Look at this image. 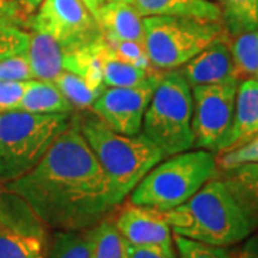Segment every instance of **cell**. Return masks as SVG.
<instances>
[{
    "label": "cell",
    "mask_w": 258,
    "mask_h": 258,
    "mask_svg": "<svg viewBox=\"0 0 258 258\" xmlns=\"http://www.w3.org/2000/svg\"><path fill=\"white\" fill-rule=\"evenodd\" d=\"M3 186L25 198L52 230H88L115 210L76 115L35 168Z\"/></svg>",
    "instance_id": "cell-1"
},
{
    "label": "cell",
    "mask_w": 258,
    "mask_h": 258,
    "mask_svg": "<svg viewBox=\"0 0 258 258\" xmlns=\"http://www.w3.org/2000/svg\"><path fill=\"white\" fill-rule=\"evenodd\" d=\"M29 81L0 82V113L18 109L19 102L28 88Z\"/></svg>",
    "instance_id": "cell-32"
},
{
    "label": "cell",
    "mask_w": 258,
    "mask_h": 258,
    "mask_svg": "<svg viewBox=\"0 0 258 258\" xmlns=\"http://www.w3.org/2000/svg\"><path fill=\"white\" fill-rule=\"evenodd\" d=\"M186 82L192 86L198 85H228L240 83L238 69L230 49V36L222 33L203 50L179 68Z\"/></svg>",
    "instance_id": "cell-12"
},
{
    "label": "cell",
    "mask_w": 258,
    "mask_h": 258,
    "mask_svg": "<svg viewBox=\"0 0 258 258\" xmlns=\"http://www.w3.org/2000/svg\"><path fill=\"white\" fill-rule=\"evenodd\" d=\"M161 75L155 71L147 81L135 86L103 88L89 109L113 131L123 135H138Z\"/></svg>",
    "instance_id": "cell-10"
},
{
    "label": "cell",
    "mask_w": 258,
    "mask_h": 258,
    "mask_svg": "<svg viewBox=\"0 0 258 258\" xmlns=\"http://www.w3.org/2000/svg\"><path fill=\"white\" fill-rule=\"evenodd\" d=\"M225 33L222 22L181 16L144 18V45L157 71L179 69Z\"/></svg>",
    "instance_id": "cell-7"
},
{
    "label": "cell",
    "mask_w": 258,
    "mask_h": 258,
    "mask_svg": "<svg viewBox=\"0 0 258 258\" xmlns=\"http://www.w3.org/2000/svg\"><path fill=\"white\" fill-rule=\"evenodd\" d=\"M72 118L74 113H0V185L35 168Z\"/></svg>",
    "instance_id": "cell-5"
},
{
    "label": "cell",
    "mask_w": 258,
    "mask_h": 258,
    "mask_svg": "<svg viewBox=\"0 0 258 258\" xmlns=\"http://www.w3.org/2000/svg\"><path fill=\"white\" fill-rule=\"evenodd\" d=\"M102 64V81L105 88H120V86H135L147 81L157 69H141L134 64L120 60L113 55L108 46L106 39H103L99 47Z\"/></svg>",
    "instance_id": "cell-19"
},
{
    "label": "cell",
    "mask_w": 258,
    "mask_h": 258,
    "mask_svg": "<svg viewBox=\"0 0 258 258\" xmlns=\"http://www.w3.org/2000/svg\"><path fill=\"white\" fill-rule=\"evenodd\" d=\"M16 111L32 113H74L75 108L53 82L30 79Z\"/></svg>",
    "instance_id": "cell-18"
},
{
    "label": "cell",
    "mask_w": 258,
    "mask_h": 258,
    "mask_svg": "<svg viewBox=\"0 0 258 258\" xmlns=\"http://www.w3.org/2000/svg\"><path fill=\"white\" fill-rule=\"evenodd\" d=\"M18 2V5L22 8V10L30 16V15H33L36 9L39 8V5L43 2V0H16Z\"/></svg>",
    "instance_id": "cell-36"
},
{
    "label": "cell",
    "mask_w": 258,
    "mask_h": 258,
    "mask_svg": "<svg viewBox=\"0 0 258 258\" xmlns=\"http://www.w3.org/2000/svg\"><path fill=\"white\" fill-rule=\"evenodd\" d=\"M63 49L53 37L42 32H29L26 57L33 79L53 82L63 71Z\"/></svg>",
    "instance_id": "cell-17"
},
{
    "label": "cell",
    "mask_w": 258,
    "mask_h": 258,
    "mask_svg": "<svg viewBox=\"0 0 258 258\" xmlns=\"http://www.w3.org/2000/svg\"><path fill=\"white\" fill-rule=\"evenodd\" d=\"M29 45V32L0 23V60L25 53Z\"/></svg>",
    "instance_id": "cell-30"
},
{
    "label": "cell",
    "mask_w": 258,
    "mask_h": 258,
    "mask_svg": "<svg viewBox=\"0 0 258 258\" xmlns=\"http://www.w3.org/2000/svg\"><path fill=\"white\" fill-rule=\"evenodd\" d=\"M224 176L240 191L258 217V164L231 169L224 172Z\"/></svg>",
    "instance_id": "cell-27"
},
{
    "label": "cell",
    "mask_w": 258,
    "mask_h": 258,
    "mask_svg": "<svg viewBox=\"0 0 258 258\" xmlns=\"http://www.w3.org/2000/svg\"><path fill=\"white\" fill-rule=\"evenodd\" d=\"M255 135H258V79L245 78L237 86L232 123L217 154L237 147Z\"/></svg>",
    "instance_id": "cell-13"
},
{
    "label": "cell",
    "mask_w": 258,
    "mask_h": 258,
    "mask_svg": "<svg viewBox=\"0 0 258 258\" xmlns=\"http://www.w3.org/2000/svg\"><path fill=\"white\" fill-rule=\"evenodd\" d=\"M81 2L86 6V9L89 10L92 15H95L108 0H81Z\"/></svg>",
    "instance_id": "cell-37"
},
{
    "label": "cell",
    "mask_w": 258,
    "mask_h": 258,
    "mask_svg": "<svg viewBox=\"0 0 258 258\" xmlns=\"http://www.w3.org/2000/svg\"><path fill=\"white\" fill-rule=\"evenodd\" d=\"M141 134L165 158L194 149L192 88L179 69L161 75L144 115Z\"/></svg>",
    "instance_id": "cell-6"
},
{
    "label": "cell",
    "mask_w": 258,
    "mask_h": 258,
    "mask_svg": "<svg viewBox=\"0 0 258 258\" xmlns=\"http://www.w3.org/2000/svg\"><path fill=\"white\" fill-rule=\"evenodd\" d=\"M64 98L74 105L75 109H89L103 89L95 88L76 74L62 71L53 81Z\"/></svg>",
    "instance_id": "cell-25"
},
{
    "label": "cell",
    "mask_w": 258,
    "mask_h": 258,
    "mask_svg": "<svg viewBox=\"0 0 258 258\" xmlns=\"http://www.w3.org/2000/svg\"><path fill=\"white\" fill-rule=\"evenodd\" d=\"M0 228L37 237H50L46 224L19 194L0 185Z\"/></svg>",
    "instance_id": "cell-15"
},
{
    "label": "cell",
    "mask_w": 258,
    "mask_h": 258,
    "mask_svg": "<svg viewBox=\"0 0 258 258\" xmlns=\"http://www.w3.org/2000/svg\"><path fill=\"white\" fill-rule=\"evenodd\" d=\"M26 28L53 37L63 52L81 50L105 37L81 0H43L29 16Z\"/></svg>",
    "instance_id": "cell-8"
},
{
    "label": "cell",
    "mask_w": 258,
    "mask_h": 258,
    "mask_svg": "<svg viewBox=\"0 0 258 258\" xmlns=\"http://www.w3.org/2000/svg\"><path fill=\"white\" fill-rule=\"evenodd\" d=\"M78 119L83 137L106 175L111 203L116 208L165 155L141 132L138 135L119 134L92 112Z\"/></svg>",
    "instance_id": "cell-3"
},
{
    "label": "cell",
    "mask_w": 258,
    "mask_h": 258,
    "mask_svg": "<svg viewBox=\"0 0 258 258\" xmlns=\"http://www.w3.org/2000/svg\"><path fill=\"white\" fill-rule=\"evenodd\" d=\"M174 244L178 258H231V249L228 247L208 245L179 235H174Z\"/></svg>",
    "instance_id": "cell-29"
},
{
    "label": "cell",
    "mask_w": 258,
    "mask_h": 258,
    "mask_svg": "<svg viewBox=\"0 0 258 258\" xmlns=\"http://www.w3.org/2000/svg\"><path fill=\"white\" fill-rule=\"evenodd\" d=\"M49 237L0 228V258H46Z\"/></svg>",
    "instance_id": "cell-22"
},
{
    "label": "cell",
    "mask_w": 258,
    "mask_h": 258,
    "mask_svg": "<svg viewBox=\"0 0 258 258\" xmlns=\"http://www.w3.org/2000/svg\"><path fill=\"white\" fill-rule=\"evenodd\" d=\"M123 2H129V0H123Z\"/></svg>",
    "instance_id": "cell-39"
},
{
    "label": "cell",
    "mask_w": 258,
    "mask_h": 258,
    "mask_svg": "<svg viewBox=\"0 0 258 258\" xmlns=\"http://www.w3.org/2000/svg\"><path fill=\"white\" fill-rule=\"evenodd\" d=\"M139 13L148 16H181L221 22L220 8L212 0H129Z\"/></svg>",
    "instance_id": "cell-16"
},
{
    "label": "cell",
    "mask_w": 258,
    "mask_h": 258,
    "mask_svg": "<svg viewBox=\"0 0 258 258\" xmlns=\"http://www.w3.org/2000/svg\"><path fill=\"white\" fill-rule=\"evenodd\" d=\"M221 12L228 36L258 30V0H212Z\"/></svg>",
    "instance_id": "cell-20"
},
{
    "label": "cell",
    "mask_w": 258,
    "mask_h": 258,
    "mask_svg": "<svg viewBox=\"0 0 258 258\" xmlns=\"http://www.w3.org/2000/svg\"><path fill=\"white\" fill-rule=\"evenodd\" d=\"M0 16L10 26L26 28L29 16L22 10L16 0H0Z\"/></svg>",
    "instance_id": "cell-33"
},
{
    "label": "cell",
    "mask_w": 258,
    "mask_h": 258,
    "mask_svg": "<svg viewBox=\"0 0 258 258\" xmlns=\"http://www.w3.org/2000/svg\"><path fill=\"white\" fill-rule=\"evenodd\" d=\"M230 49L241 79H258V30L230 36Z\"/></svg>",
    "instance_id": "cell-24"
},
{
    "label": "cell",
    "mask_w": 258,
    "mask_h": 258,
    "mask_svg": "<svg viewBox=\"0 0 258 258\" xmlns=\"http://www.w3.org/2000/svg\"><path fill=\"white\" fill-rule=\"evenodd\" d=\"M46 258H92L91 228L55 230L49 237Z\"/></svg>",
    "instance_id": "cell-21"
},
{
    "label": "cell",
    "mask_w": 258,
    "mask_h": 258,
    "mask_svg": "<svg viewBox=\"0 0 258 258\" xmlns=\"http://www.w3.org/2000/svg\"><path fill=\"white\" fill-rule=\"evenodd\" d=\"M93 16L105 39L144 43V16L129 2L108 0Z\"/></svg>",
    "instance_id": "cell-14"
},
{
    "label": "cell",
    "mask_w": 258,
    "mask_h": 258,
    "mask_svg": "<svg viewBox=\"0 0 258 258\" xmlns=\"http://www.w3.org/2000/svg\"><path fill=\"white\" fill-rule=\"evenodd\" d=\"M0 23H5V25H8V23H6V22H5V19L2 18V16H0Z\"/></svg>",
    "instance_id": "cell-38"
},
{
    "label": "cell",
    "mask_w": 258,
    "mask_h": 258,
    "mask_svg": "<svg viewBox=\"0 0 258 258\" xmlns=\"http://www.w3.org/2000/svg\"><path fill=\"white\" fill-rule=\"evenodd\" d=\"M116 230L129 245L174 247V232L165 212L128 201L112 218Z\"/></svg>",
    "instance_id": "cell-11"
},
{
    "label": "cell",
    "mask_w": 258,
    "mask_h": 258,
    "mask_svg": "<svg viewBox=\"0 0 258 258\" xmlns=\"http://www.w3.org/2000/svg\"><path fill=\"white\" fill-rule=\"evenodd\" d=\"M108 46L111 52L120 60L126 63L134 64L141 69H154L149 56L147 53L145 45L142 42H135V40H116V39H106Z\"/></svg>",
    "instance_id": "cell-28"
},
{
    "label": "cell",
    "mask_w": 258,
    "mask_h": 258,
    "mask_svg": "<svg viewBox=\"0 0 258 258\" xmlns=\"http://www.w3.org/2000/svg\"><path fill=\"white\" fill-rule=\"evenodd\" d=\"M128 258H178L174 247H138L128 244Z\"/></svg>",
    "instance_id": "cell-34"
},
{
    "label": "cell",
    "mask_w": 258,
    "mask_h": 258,
    "mask_svg": "<svg viewBox=\"0 0 258 258\" xmlns=\"http://www.w3.org/2000/svg\"><path fill=\"white\" fill-rule=\"evenodd\" d=\"M231 258H258V237H248L231 251Z\"/></svg>",
    "instance_id": "cell-35"
},
{
    "label": "cell",
    "mask_w": 258,
    "mask_h": 258,
    "mask_svg": "<svg viewBox=\"0 0 258 258\" xmlns=\"http://www.w3.org/2000/svg\"><path fill=\"white\" fill-rule=\"evenodd\" d=\"M92 258H128V242L108 215L91 228Z\"/></svg>",
    "instance_id": "cell-23"
},
{
    "label": "cell",
    "mask_w": 258,
    "mask_h": 258,
    "mask_svg": "<svg viewBox=\"0 0 258 258\" xmlns=\"http://www.w3.org/2000/svg\"><path fill=\"white\" fill-rule=\"evenodd\" d=\"M33 79L26 52L0 60V82H18Z\"/></svg>",
    "instance_id": "cell-31"
},
{
    "label": "cell",
    "mask_w": 258,
    "mask_h": 258,
    "mask_svg": "<svg viewBox=\"0 0 258 258\" xmlns=\"http://www.w3.org/2000/svg\"><path fill=\"white\" fill-rule=\"evenodd\" d=\"M252 164H258V135L217 155V165L222 172Z\"/></svg>",
    "instance_id": "cell-26"
},
{
    "label": "cell",
    "mask_w": 258,
    "mask_h": 258,
    "mask_svg": "<svg viewBox=\"0 0 258 258\" xmlns=\"http://www.w3.org/2000/svg\"><path fill=\"white\" fill-rule=\"evenodd\" d=\"M218 174L214 152L198 148L179 152L158 162L129 194V201L166 212L188 201Z\"/></svg>",
    "instance_id": "cell-4"
},
{
    "label": "cell",
    "mask_w": 258,
    "mask_h": 258,
    "mask_svg": "<svg viewBox=\"0 0 258 258\" xmlns=\"http://www.w3.org/2000/svg\"><path fill=\"white\" fill-rule=\"evenodd\" d=\"M238 83L192 86L194 148L217 154L234 118Z\"/></svg>",
    "instance_id": "cell-9"
},
{
    "label": "cell",
    "mask_w": 258,
    "mask_h": 258,
    "mask_svg": "<svg viewBox=\"0 0 258 258\" xmlns=\"http://www.w3.org/2000/svg\"><path fill=\"white\" fill-rule=\"evenodd\" d=\"M165 215L174 235L217 247L241 244L258 228V217L251 205L220 175Z\"/></svg>",
    "instance_id": "cell-2"
}]
</instances>
